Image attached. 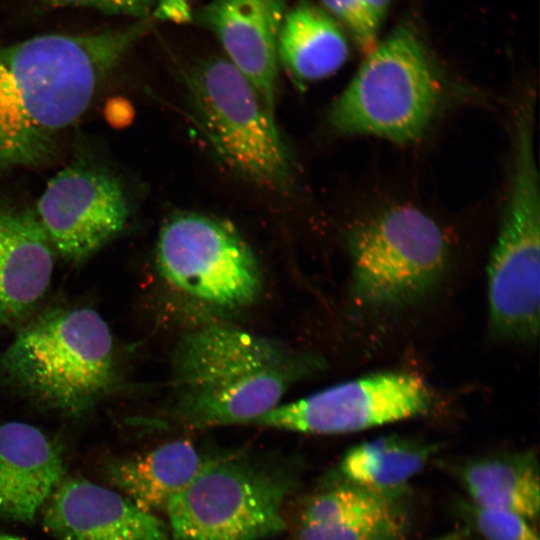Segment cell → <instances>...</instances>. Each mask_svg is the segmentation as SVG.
I'll return each mask as SVG.
<instances>
[{
	"label": "cell",
	"mask_w": 540,
	"mask_h": 540,
	"mask_svg": "<svg viewBox=\"0 0 540 540\" xmlns=\"http://www.w3.org/2000/svg\"><path fill=\"white\" fill-rule=\"evenodd\" d=\"M155 22L0 43V177L49 161Z\"/></svg>",
	"instance_id": "6da1fadb"
},
{
	"label": "cell",
	"mask_w": 540,
	"mask_h": 540,
	"mask_svg": "<svg viewBox=\"0 0 540 540\" xmlns=\"http://www.w3.org/2000/svg\"><path fill=\"white\" fill-rule=\"evenodd\" d=\"M324 359L222 324L185 333L171 360V413L191 428L250 425Z\"/></svg>",
	"instance_id": "7a4b0ae2"
},
{
	"label": "cell",
	"mask_w": 540,
	"mask_h": 540,
	"mask_svg": "<svg viewBox=\"0 0 540 540\" xmlns=\"http://www.w3.org/2000/svg\"><path fill=\"white\" fill-rule=\"evenodd\" d=\"M0 365L24 392L68 414L87 410L117 382L109 326L86 307L55 309L32 320L5 349Z\"/></svg>",
	"instance_id": "3957f363"
},
{
	"label": "cell",
	"mask_w": 540,
	"mask_h": 540,
	"mask_svg": "<svg viewBox=\"0 0 540 540\" xmlns=\"http://www.w3.org/2000/svg\"><path fill=\"white\" fill-rule=\"evenodd\" d=\"M440 98L425 48L417 33L403 24L366 55L333 102L328 119L341 134L376 136L403 145L424 134Z\"/></svg>",
	"instance_id": "277c9868"
},
{
	"label": "cell",
	"mask_w": 540,
	"mask_h": 540,
	"mask_svg": "<svg viewBox=\"0 0 540 540\" xmlns=\"http://www.w3.org/2000/svg\"><path fill=\"white\" fill-rule=\"evenodd\" d=\"M295 482L282 468L244 455L205 458L165 513L176 540H262L286 528Z\"/></svg>",
	"instance_id": "5b68a950"
},
{
	"label": "cell",
	"mask_w": 540,
	"mask_h": 540,
	"mask_svg": "<svg viewBox=\"0 0 540 540\" xmlns=\"http://www.w3.org/2000/svg\"><path fill=\"white\" fill-rule=\"evenodd\" d=\"M510 189L487 266L491 334L532 342L539 332L540 196L532 120L519 117Z\"/></svg>",
	"instance_id": "8992f818"
},
{
	"label": "cell",
	"mask_w": 540,
	"mask_h": 540,
	"mask_svg": "<svg viewBox=\"0 0 540 540\" xmlns=\"http://www.w3.org/2000/svg\"><path fill=\"white\" fill-rule=\"evenodd\" d=\"M205 137L236 174L276 192L292 183V163L269 111L251 82L228 60L210 58L185 76Z\"/></svg>",
	"instance_id": "52a82bcc"
},
{
	"label": "cell",
	"mask_w": 540,
	"mask_h": 540,
	"mask_svg": "<svg viewBox=\"0 0 540 540\" xmlns=\"http://www.w3.org/2000/svg\"><path fill=\"white\" fill-rule=\"evenodd\" d=\"M351 292L360 305L397 308L426 296L441 280L449 245L441 227L412 206H394L348 236Z\"/></svg>",
	"instance_id": "ba28073f"
},
{
	"label": "cell",
	"mask_w": 540,
	"mask_h": 540,
	"mask_svg": "<svg viewBox=\"0 0 540 540\" xmlns=\"http://www.w3.org/2000/svg\"><path fill=\"white\" fill-rule=\"evenodd\" d=\"M156 263L175 288L214 306L250 305L263 286L258 259L235 226L200 213H178L164 223Z\"/></svg>",
	"instance_id": "9c48e42d"
},
{
	"label": "cell",
	"mask_w": 540,
	"mask_h": 540,
	"mask_svg": "<svg viewBox=\"0 0 540 540\" xmlns=\"http://www.w3.org/2000/svg\"><path fill=\"white\" fill-rule=\"evenodd\" d=\"M430 405V389L420 376L384 371L279 404L250 425L306 434H343L416 417Z\"/></svg>",
	"instance_id": "30bf717a"
},
{
	"label": "cell",
	"mask_w": 540,
	"mask_h": 540,
	"mask_svg": "<svg viewBox=\"0 0 540 540\" xmlns=\"http://www.w3.org/2000/svg\"><path fill=\"white\" fill-rule=\"evenodd\" d=\"M34 213L52 247L65 259L80 262L123 231L131 207L111 170L78 159L48 182Z\"/></svg>",
	"instance_id": "8fae6325"
},
{
	"label": "cell",
	"mask_w": 540,
	"mask_h": 540,
	"mask_svg": "<svg viewBox=\"0 0 540 540\" xmlns=\"http://www.w3.org/2000/svg\"><path fill=\"white\" fill-rule=\"evenodd\" d=\"M43 510L58 540H171L168 525L117 490L79 478L63 479Z\"/></svg>",
	"instance_id": "7c38bea8"
},
{
	"label": "cell",
	"mask_w": 540,
	"mask_h": 540,
	"mask_svg": "<svg viewBox=\"0 0 540 540\" xmlns=\"http://www.w3.org/2000/svg\"><path fill=\"white\" fill-rule=\"evenodd\" d=\"M286 12L284 0H210L192 14V20L218 38L229 61L251 82L272 113L278 36Z\"/></svg>",
	"instance_id": "4fadbf2b"
},
{
	"label": "cell",
	"mask_w": 540,
	"mask_h": 540,
	"mask_svg": "<svg viewBox=\"0 0 540 540\" xmlns=\"http://www.w3.org/2000/svg\"><path fill=\"white\" fill-rule=\"evenodd\" d=\"M60 445L36 426L0 422V517L31 523L63 480Z\"/></svg>",
	"instance_id": "5bb4252c"
},
{
	"label": "cell",
	"mask_w": 540,
	"mask_h": 540,
	"mask_svg": "<svg viewBox=\"0 0 540 540\" xmlns=\"http://www.w3.org/2000/svg\"><path fill=\"white\" fill-rule=\"evenodd\" d=\"M53 247L35 213L0 198V326L26 317L49 287Z\"/></svg>",
	"instance_id": "9a60e30c"
},
{
	"label": "cell",
	"mask_w": 540,
	"mask_h": 540,
	"mask_svg": "<svg viewBox=\"0 0 540 540\" xmlns=\"http://www.w3.org/2000/svg\"><path fill=\"white\" fill-rule=\"evenodd\" d=\"M202 457L189 440L166 442L140 455L117 460L107 468L109 482L135 505L156 514L193 479Z\"/></svg>",
	"instance_id": "2e32d148"
},
{
	"label": "cell",
	"mask_w": 540,
	"mask_h": 540,
	"mask_svg": "<svg viewBox=\"0 0 540 540\" xmlns=\"http://www.w3.org/2000/svg\"><path fill=\"white\" fill-rule=\"evenodd\" d=\"M278 60L300 83L324 79L349 57L345 30L322 7L300 1L287 10L280 28Z\"/></svg>",
	"instance_id": "e0dca14e"
},
{
	"label": "cell",
	"mask_w": 540,
	"mask_h": 540,
	"mask_svg": "<svg viewBox=\"0 0 540 540\" xmlns=\"http://www.w3.org/2000/svg\"><path fill=\"white\" fill-rule=\"evenodd\" d=\"M471 502L512 511L528 521L540 510L539 465L533 450L489 454L460 469Z\"/></svg>",
	"instance_id": "ac0fdd59"
},
{
	"label": "cell",
	"mask_w": 540,
	"mask_h": 540,
	"mask_svg": "<svg viewBox=\"0 0 540 540\" xmlns=\"http://www.w3.org/2000/svg\"><path fill=\"white\" fill-rule=\"evenodd\" d=\"M435 451V445L423 440L387 435L351 447L338 469L343 482L397 502Z\"/></svg>",
	"instance_id": "d6986e66"
},
{
	"label": "cell",
	"mask_w": 540,
	"mask_h": 540,
	"mask_svg": "<svg viewBox=\"0 0 540 540\" xmlns=\"http://www.w3.org/2000/svg\"><path fill=\"white\" fill-rule=\"evenodd\" d=\"M398 508L396 501L383 498L356 485L342 482L316 495L305 507L300 525L340 522L384 513Z\"/></svg>",
	"instance_id": "ffe728a7"
},
{
	"label": "cell",
	"mask_w": 540,
	"mask_h": 540,
	"mask_svg": "<svg viewBox=\"0 0 540 540\" xmlns=\"http://www.w3.org/2000/svg\"><path fill=\"white\" fill-rule=\"evenodd\" d=\"M4 13L17 22H32L65 9H89L133 20L152 17L156 0H0Z\"/></svg>",
	"instance_id": "44dd1931"
},
{
	"label": "cell",
	"mask_w": 540,
	"mask_h": 540,
	"mask_svg": "<svg viewBox=\"0 0 540 540\" xmlns=\"http://www.w3.org/2000/svg\"><path fill=\"white\" fill-rule=\"evenodd\" d=\"M404 528V517L396 508L340 522L300 525L296 540H398Z\"/></svg>",
	"instance_id": "7402d4cb"
},
{
	"label": "cell",
	"mask_w": 540,
	"mask_h": 540,
	"mask_svg": "<svg viewBox=\"0 0 540 540\" xmlns=\"http://www.w3.org/2000/svg\"><path fill=\"white\" fill-rule=\"evenodd\" d=\"M463 508L469 524L486 540H539L530 521L512 511L471 501Z\"/></svg>",
	"instance_id": "603a6c76"
},
{
	"label": "cell",
	"mask_w": 540,
	"mask_h": 540,
	"mask_svg": "<svg viewBox=\"0 0 540 540\" xmlns=\"http://www.w3.org/2000/svg\"><path fill=\"white\" fill-rule=\"evenodd\" d=\"M323 9L348 32L357 47L367 55L378 43L379 27L360 0H321Z\"/></svg>",
	"instance_id": "cb8c5ba5"
},
{
	"label": "cell",
	"mask_w": 540,
	"mask_h": 540,
	"mask_svg": "<svg viewBox=\"0 0 540 540\" xmlns=\"http://www.w3.org/2000/svg\"><path fill=\"white\" fill-rule=\"evenodd\" d=\"M192 14L187 0H156L152 17L182 23L192 20Z\"/></svg>",
	"instance_id": "d4e9b609"
},
{
	"label": "cell",
	"mask_w": 540,
	"mask_h": 540,
	"mask_svg": "<svg viewBox=\"0 0 540 540\" xmlns=\"http://www.w3.org/2000/svg\"><path fill=\"white\" fill-rule=\"evenodd\" d=\"M372 21L380 28L389 11L392 0H360Z\"/></svg>",
	"instance_id": "484cf974"
},
{
	"label": "cell",
	"mask_w": 540,
	"mask_h": 540,
	"mask_svg": "<svg viewBox=\"0 0 540 540\" xmlns=\"http://www.w3.org/2000/svg\"><path fill=\"white\" fill-rule=\"evenodd\" d=\"M466 535L467 531L465 529H459L445 534L441 537H438L434 540H464Z\"/></svg>",
	"instance_id": "4316f807"
},
{
	"label": "cell",
	"mask_w": 540,
	"mask_h": 540,
	"mask_svg": "<svg viewBox=\"0 0 540 540\" xmlns=\"http://www.w3.org/2000/svg\"><path fill=\"white\" fill-rule=\"evenodd\" d=\"M0 540H24V539L16 537V536L0 534Z\"/></svg>",
	"instance_id": "83f0119b"
}]
</instances>
